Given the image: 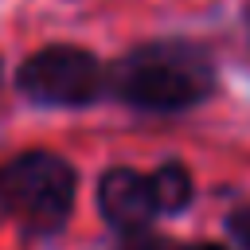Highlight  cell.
<instances>
[{"instance_id": "8", "label": "cell", "mask_w": 250, "mask_h": 250, "mask_svg": "<svg viewBox=\"0 0 250 250\" xmlns=\"http://www.w3.org/2000/svg\"><path fill=\"white\" fill-rule=\"evenodd\" d=\"M188 250H227V246H219V242H195V246H188Z\"/></svg>"}, {"instance_id": "4", "label": "cell", "mask_w": 250, "mask_h": 250, "mask_svg": "<svg viewBox=\"0 0 250 250\" xmlns=\"http://www.w3.org/2000/svg\"><path fill=\"white\" fill-rule=\"evenodd\" d=\"M98 211L125 238L148 230V223L160 215L156 195H152V180L137 168H125V164L105 168L98 180Z\"/></svg>"}, {"instance_id": "1", "label": "cell", "mask_w": 250, "mask_h": 250, "mask_svg": "<svg viewBox=\"0 0 250 250\" xmlns=\"http://www.w3.org/2000/svg\"><path fill=\"white\" fill-rule=\"evenodd\" d=\"M215 62L199 43L148 39L109 66V94L141 113H184L215 94Z\"/></svg>"}, {"instance_id": "6", "label": "cell", "mask_w": 250, "mask_h": 250, "mask_svg": "<svg viewBox=\"0 0 250 250\" xmlns=\"http://www.w3.org/2000/svg\"><path fill=\"white\" fill-rule=\"evenodd\" d=\"M227 234H230L242 250H250V203H242V207H234V211L227 215Z\"/></svg>"}, {"instance_id": "2", "label": "cell", "mask_w": 250, "mask_h": 250, "mask_svg": "<svg viewBox=\"0 0 250 250\" xmlns=\"http://www.w3.org/2000/svg\"><path fill=\"white\" fill-rule=\"evenodd\" d=\"M78 172L47 148L16 152L0 164V211L31 234H55L74 211Z\"/></svg>"}, {"instance_id": "5", "label": "cell", "mask_w": 250, "mask_h": 250, "mask_svg": "<svg viewBox=\"0 0 250 250\" xmlns=\"http://www.w3.org/2000/svg\"><path fill=\"white\" fill-rule=\"evenodd\" d=\"M148 180H152V195H156L160 215H180L191 203V195H195V180H191L188 164H180V160L160 164Z\"/></svg>"}, {"instance_id": "3", "label": "cell", "mask_w": 250, "mask_h": 250, "mask_svg": "<svg viewBox=\"0 0 250 250\" xmlns=\"http://www.w3.org/2000/svg\"><path fill=\"white\" fill-rule=\"evenodd\" d=\"M16 86L35 105L78 109V105H94L102 94H109V70L86 47L51 43L20 62Z\"/></svg>"}, {"instance_id": "7", "label": "cell", "mask_w": 250, "mask_h": 250, "mask_svg": "<svg viewBox=\"0 0 250 250\" xmlns=\"http://www.w3.org/2000/svg\"><path fill=\"white\" fill-rule=\"evenodd\" d=\"M117 250H180L176 242H168L164 234H152V230H141V234H129V238H121V246Z\"/></svg>"}]
</instances>
